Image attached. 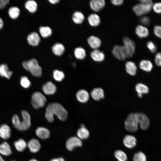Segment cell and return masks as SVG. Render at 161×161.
<instances>
[{
  "label": "cell",
  "mask_w": 161,
  "mask_h": 161,
  "mask_svg": "<svg viewBox=\"0 0 161 161\" xmlns=\"http://www.w3.org/2000/svg\"><path fill=\"white\" fill-rule=\"evenodd\" d=\"M105 4L104 0H92L90 2V7L96 12H99L103 8Z\"/></svg>",
  "instance_id": "cell-12"
},
{
  "label": "cell",
  "mask_w": 161,
  "mask_h": 161,
  "mask_svg": "<svg viewBox=\"0 0 161 161\" xmlns=\"http://www.w3.org/2000/svg\"><path fill=\"white\" fill-rule=\"evenodd\" d=\"M3 22L2 19L0 18V29H1L3 26Z\"/></svg>",
  "instance_id": "cell-51"
},
{
  "label": "cell",
  "mask_w": 161,
  "mask_h": 161,
  "mask_svg": "<svg viewBox=\"0 0 161 161\" xmlns=\"http://www.w3.org/2000/svg\"><path fill=\"white\" fill-rule=\"evenodd\" d=\"M134 161H147V158L145 154L141 151L135 153L133 157Z\"/></svg>",
  "instance_id": "cell-40"
},
{
  "label": "cell",
  "mask_w": 161,
  "mask_h": 161,
  "mask_svg": "<svg viewBox=\"0 0 161 161\" xmlns=\"http://www.w3.org/2000/svg\"><path fill=\"white\" fill-rule=\"evenodd\" d=\"M65 50V48L64 45L60 43H56L52 47V52L58 56L61 55L64 52Z\"/></svg>",
  "instance_id": "cell-26"
},
{
  "label": "cell",
  "mask_w": 161,
  "mask_h": 161,
  "mask_svg": "<svg viewBox=\"0 0 161 161\" xmlns=\"http://www.w3.org/2000/svg\"><path fill=\"white\" fill-rule=\"evenodd\" d=\"M161 26L158 25H155L154 28V32L155 35L157 37L161 38Z\"/></svg>",
  "instance_id": "cell-44"
},
{
  "label": "cell",
  "mask_w": 161,
  "mask_h": 161,
  "mask_svg": "<svg viewBox=\"0 0 161 161\" xmlns=\"http://www.w3.org/2000/svg\"><path fill=\"white\" fill-rule=\"evenodd\" d=\"M14 145L17 151L22 152L26 148L27 144L24 140L20 139L14 142Z\"/></svg>",
  "instance_id": "cell-33"
},
{
  "label": "cell",
  "mask_w": 161,
  "mask_h": 161,
  "mask_svg": "<svg viewBox=\"0 0 161 161\" xmlns=\"http://www.w3.org/2000/svg\"><path fill=\"white\" fill-rule=\"evenodd\" d=\"M125 128L128 131L134 132L138 129V123L135 113H131L127 117L124 122Z\"/></svg>",
  "instance_id": "cell-4"
},
{
  "label": "cell",
  "mask_w": 161,
  "mask_h": 161,
  "mask_svg": "<svg viewBox=\"0 0 161 161\" xmlns=\"http://www.w3.org/2000/svg\"><path fill=\"white\" fill-rule=\"evenodd\" d=\"M126 72L131 76H134L137 73V66L132 61H128L125 64Z\"/></svg>",
  "instance_id": "cell-20"
},
{
  "label": "cell",
  "mask_w": 161,
  "mask_h": 161,
  "mask_svg": "<svg viewBox=\"0 0 161 161\" xmlns=\"http://www.w3.org/2000/svg\"><path fill=\"white\" fill-rule=\"evenodd\" d=\"M77 134L80 140L87 139L89 136V132L83 124H82L81 127L78 130Z\"/></svg>",
  "instance_id": "cell-28"
},
{
  "label": "cell",
  "mask_w": 161,
  "mask_h": 161,
  "mask_svg": "<svg viewBox=\"0 0 161 161\" xmlns=\"http://www.w3.org/2000/svg\"><path fill=\"white\" fill-rule=\"evenodd\" d=\"M90 55L92 60L96 62H102L105 59V56L103 52L97 49L94 50L91 52Z\"/></svg>",
  "instance_id": "cell-18"
},
{
  "label": "cell",
  "mask_w": 161,
  "mask_h": 161,
  "mask_svg": "<svg viewBox=\"0 0 161 161\" xmlns=\"http://www.w3.org/2000/svg\"><path fill=\"white\" fill-rule=\"evenodd\" d=\"M46 101V97L40 92H35L32 96L31 104L35 109L43 107L45 105Z\"/></svg>",
  "instance_id": "cell-5"
},
{
  "label": "cell",
  "mask_w": 161,
  "mask_h": 161,
  "mask_svg": "<svg viewBox=\"0 0 161 161\" xmlns=\"http://www.w3.org/2000/svg\"><path fill=\"white\" fill-rule=\"evenodd\" d=\"M22 66L27 70L29 71L34 76L41 77L42 75V69L39 65L37 60L32 58L22 63Z\"/></svg>",
  "instance_id": "cell-3"
},
{
  "label": "cell",
  "mask_w": 161,
  "mask_h": 161,
  "mask_svg": "<svg viewBox=\"0 0 161 161\" xmlns=\"http://www.w3.org/2000/svg\"><path fill=\"white\" fill-rule=\"evenodd\" d=\"M39 31L41 36L44 38L50 36L52 34L51 29L48 26H41L39 29Z\"/></svg>",
  "instance_id": "cell-35"
},
{
  "label": "cell",
  "mask_w": 161,
  "mask_h": 161,
  "mask_svg": "<svg viewBox=\"0 0 161 161\" xmlns=\"http://www.w3.org/2000/svg\"><path fill=\"white\" fill-rule=\"evenodd\" d=\"M112 53L114 56L117 59L125 61L127 58V56L123 46L116 45L113 47Z\"/></svg>",
  "instance_id": "cell-8"
},
{
  "label": "cell",
  "mask_w": 161,
  "mask_h": 161,
  "mask_svg": "<svg viewBox=\"0 0 161 161\" xmlns=\"http://www.w3.org/2000/svg\"><path fill=\"white\" fill-rule=\"evenodd\" d=\"M76 97L77 100L80 102L84 103L87 102L89 100V95L88 92L84 89L78 90L76 94Z\"/></svg>",
  "instance_id": "cell-11"
},
{
  "label": "cell",
  "mask_w": 161,
  "mask_h": 161,
  "mask_svg": "<svg viewBox=\"0 0 161 161\" xmlns=\"http://www.w3.org/2000/svg\"><path fill=\"white\" fill-rule=\"evenodd\" d=\"M115 157L119 161H126L127 157L126 154L121 150H117L114 153Z\"/></svg>",
  "instance_id": "cell-39"
},
{
  "label": "cell",
  "mask_w": 161,
  "mask_h": 161,
  "mask_svg": "<svg viewBox=\"0 0 161 161\" xmlns=\"http://www.w3.org/2000/svg\"><path fill=\"white\" fill-rule=\"evenodd\" d=\"M22 119L20 120L16 114L14 115L12 118V122L14 127L20 131H25L29 129L31 126V118L29 113L24 110L21 112Z\"/></svg>",
  "instance_id": "cell-2"
},
{
  "label": "cell",
  "mask_w": 161,
  "mask_h": 161,
  "mask_svg": "<svg viewBox=\"0 0 161 161\" xmlns=\"http://www.w3.org/2000/svg\"><path fill=\"white\" fill-rule=\"evenodd\" d=\"M147 47L150 52L152 53L155 52L157 49L156 45L152 41H148L147 43Z\"/></svg>",
  "instance_id": "cell-42"
},
{
  "label": "cell",
  "mask_w": 161,
  "mask_h": 161,
  "mask_svg": "<svg viewBox=\"0 0 161 161\" xmlns=\"http://www.w3.org/2000/svg\"><path fill=\"white\" fill-rule=\"evenodd\" d=\"M137 140L136 138L132 135H127L123 138V142L126 147L132 148L136 145Z\"/></svg>",
  "instance_id": "cell-16"
},
{
  "label": "cell",
  "mask_w": 161,
  "mask_h": 161,
  "mask_svg": "<svg viewBox=\"0 0 161 161\" xmlns=\"http://www.w3.org/2000/svg\"><path fill=\"white\" fill-rule=\"evenodd\" d=\"M29 161H38L35 159H32L30 160Z\"/></svg>",
  "instance_id": "cell-53"
},
{
  "label": "cell",
  "mask_w": 161,
  "mask_h": 161,
  "mask_svg": "<svg viewBox=\"0 0 161 161\" xmlns=\"http://www.w3.org/2000/svg\"><path fill=\"white\" fill-rule=\"evenodd\" d=\"M90 95L94 100L97 101L100 100L105 97L104 90L99 87L93 89L90 93Z\"/></svg>",
  "instance_id": "cell-15"
},
{
  "label": "cell",
  "mask_w": 161,
  "mask_h": 161,
  "mask_svg": "<svg viewBox=\"0 0 161 161\" xmlns=\"http://www.w3.org/2000/svg\"><path fill=\"white\" fill-rule=\"evenodd\" d=\"M25 6L26 8L32 13H35L37 8V3L32 0L27 1L25 3Z\"/></svg>",
  "instance_id": "cell-32"
},
{
  "label": "cell",
  "mask_w": 161,
  "mask_h": 161,
  "mask_svg": "<svg viewBox=\"0 0 161 161\" xmlns=\"http://www.w3.org/2000/svg\"><path fill=\"white\" fill-rule=\"evenodd\" d=\"M11 130L9 126L4 124L0 126V137L4 139L9 138L11 136Z\"/></svg>",
  "instance_id": "cell-21"
},
{
  "label": "cell",
  "mask_w": 161,
  "mask_h": 161,
  "mask_svg": "<svg viewBox=\"0 0 161 161\" xmlns=\"http://www.w3.org/2000/svg\"><path fill=\"white\" fill-rule=\"evenodd\" d=\"M123 0H112L111 1L112 4L115 6L120 5L123 3Z\"/></svg>",
  "instance_id": "cell-48"
},
{
  "label": "cell",
  "mask_w": 161,
  "mask_h": 161,
  "mask_svg": "<svg viewBox=\"0 0 161 161\" xmlns=\"http://www.w3.org/2000/svg\"><path fill=\"white\" fill-rule=\"evenodd\" d=\"M135 32L137 36L140 38H143L148 37L149 35L148 29L145 26L139 25L135 28Z\"/></svg>",
  "instance_id": "cell-17"
},
{
  "label": "cell",
  "mask_w": 161,
  "mask_h": 161,
  "mask_svg": "<svg viewBox=\"0 0 161 161\" xmlns=\"http://www.w3.org/2000/svg\"><path fill=\"white\" fill-rule=\"evenodd\" d=\"M74 54L75 58L79 60L84 59L86 55L85 50L81 47L76 48L74 51Z\"/></svg>",
  "instance_id": "cell-34"
},
{
  "label": "cell",
  "mask_w": 161,
  "mask_h": 161,
  "mask_svg": "<svg viewBox=\"0 0 161 161\" xmlns=\"http://www.w3.org/2000/svg\"><path fill=\"white\" fill-rule=\"evenodd\" d=\"M73 21L76 24H80L84 21L85 17L83 14L80 11H75L73 14L72 16Z\"/></svg>",
  "instance_id": "cell-31"
},
{
  "label": "cell",
  "mask_w": 161,
  "mask_h": 161,
  "mask_svg": "<svg viewBox=\"0 0 161 161\" xmlns=\"http://www.w3.org/2000/svg\"><path fill=\"white\" fill-rule=\"evenodd\" d=\"M20 84L24 88H28L31 85V83L28 78L26 76H22L21 78Z\"/></svg>",
  "instance_id": "cell-41"
},
{
  "label": "cell",
  "mask_w": 161,
  "mask_h": 161,
  "mask_svg": "<svg viewBox=\"0 0 161 161\" xmlns=\"http://www.w3.org/2000/svg\"><path fill=\"white\" fill-rule=\"evenodd\" d=\"M161 55L160 52L157 53L155 57V61L156 64L159 66L161 65Z\"/></svg>",
  "instance_id": "cell-46"
},
{
  "label": "cell",
  "mask_w": 161,
  "mask_h": 161,
  "mask_svg": "<svg viewBox=\"0 0 161 161\" xmlns=\"http://www.w3.org/2000/svg\"><path fill=\"white\" fill-rule=\"evenodd\" d=\"M135 113L140 128L144 130H147L150 125V121L148 117L143 113Z\"/></svg>",
  "instance_id": "cell-7"
},
{
  "label": "cell",
  "mask_w": 161,
  "mask_h": 161,
  "mask_svg": "<svg viewBox=\"0 0 161 161\" xmlns=\"http://www.w3.org/2000/svg\"><path fill=\"white\" fill-rule=\"evenodd\" d=\"M135 89L137 94L142 95L143 94H148L149 92V89L148 86L142 83H137L135 86Z\"/></svg>",
  "instance_id": "cell-30"
},
{
  "label": "cell",
  "mask_w": 161,
  "mask_h": 161,
  "mask_svg": "<svg viewBox=\"0 0 161 161\" xmlns=\"http://www.w3.org/2000/svg\"><path fill=\"white\" fill-rule=\"evenodd\" d=\"M82 145V142L79 138L73 137L68 139L66 142V147L69 151H72L75 147H80Z\"/></svg>",
  "instance_id": "cell-9"
},
{
  "label": "cell",
  "mask_w": 161,
  "mask_h": 161,
  "mask_svg": "<svg viewBox=\"0 0 161 161\" xmlns=\"http://www.w3.org/2000/svg\"><path fill=\"white\" fill-rule=\"evenodd\" d=\"M88 21L89 24L92 27L98 26L100 23V19L99 16L95 13L89 15L88 17Z\"/></svg>",
  "instance_id": "cell-23"
},
{
  "label": "cell",
  "mask_w": 161,
  "mask_h": 161,
  "mask_svg": "<svg viewBox=\"0 0 161 161\" xmlns=\"http://www.w3.org/2000/svg\"><path fill=\"white\" fill-rule=\"evenodd\" d=\"M0 161H5L2 157L0 155Z\"/></svg>",
  "instance_id": "cell-52"
},
{
  "label": "cell",
  "mask_w": 161,
  "mask_h": 161,
  "mask_svg": "<svg viewBox=\"0 0 161 161\" xmlns=\"http://www.w3.org/2000/svg\"><path fill=\"white\" fill-rule=\"evenodd\" d=\"M9 3V0H0V9H3Z\"/></svg>",
  "instance_id": "cell-47"
},
{
  "label": "cell",
  "mask_w": 161,
  "mask_h": 161,
  "mask_svg": "<svg viewBox=\"0 0 161 161\" xmlns=\"http://www.w3.org/2000/svg\"><path fill=\"white\" fill-rule=\"evenodd\" d=\"M140 3L145 8L147 13H149L151 10L153 2L151 0H142L140 1Z\"/></svg>",
  "instance_id": "cell-38"
},
{
  "label": "cell",
  "mask_w": 161,
  "mask_h": 161,
  "mask_svg": "<svg viewBox=\"0 0 161 161\" xmlns=\"http://www.w3.org/2000/svg\"><path fill=\"white\" fill-rule=\"evenodd\" d=\"M53 77L56 81L60 82L64 79L65 75L63 71L55 69L53 72Z\"/></svg>",
  "instance_id": "cell-37"
},
{
  "label": "cell",
  "mask_w": 161,
  "mask_h": 161,
  "mask_svg": "<svg viewBox=\"0 0 161 161\" xmlns=\"http://www.w3.org/2000/svg\"><path fill=\"white\" fill-rule=\"evenodd\" d=\"M132 10L135 14L138 16H141L147 14L144 7L140 3L134 5L132 7Z\"/></svg>",
  "instance_id": "cell-29"
},
{
  "label": "cell",
  "mask_w": 161,
  "mask_h": 161,
  "mask_svg": "<svg viewBox=\"0 0 161 161\" xmlns=\"http://www.w3.org/2000/svg\"><path fill=\"white\" fill-rule=\"evenodd\" d=\"M35 133L38 137L43 139L48 138L50 136L49 130L43 127H40L37 129Z\"/></svg>",
  "instance_id": "cell-25"
},
{
  "label": "cell",
  "mask_w": 161,
  "mask_h": 161,
  "mask_svg": "<svg viewBox=\"0 0 161 161\" xmlns=\"http://www.w3.org/2000/svg\"><path fill=\"white\" fill-rule=\"evenodd\" d=\"M87 42L91 47L94 50L99 48L102 44L101 40L98 37L94 35L90 36L88 38Z\"/></svg>",
  "instance_id": "cell-14"
},
{
  "label": "cell",
  "mask_w": 161,
  "mask_h": 161,
  "mask_svg": "<svg viewBox=\"0 0 161 161\" xmlns=\"http://www.w3.org/2000/svg\"></svg>",
  "instance_id": "cell-54"
},
{
  "label": "cell",
  "mask_w": 161,
  "mask_h": 161,
  "mask_svg": "<svg viewBox=\"0 0 161 161\" xmlns=\"http://www.w3.org/2000/svg\"><path fill=\"white\" fill-rule=\"evenodd\" d=\"M42 89L45 94L51 95L54 94L56 92L57 88L54 83L51 81H49L42 86Z\"/></svg>",
  "instance_id": "cell-10"
},
{
  "label": "cell",
  "mask_w": 161,
  "mask_h": 161,
  "mask_svg": "<svg viewBox=\"0 0 161 161\" xmlns=\"http://www.w3.org/2000/svg\"><path fill=\"white\" fill-rule=\"evenodd\" d=\"M161 3L160 2H156L153 4L152 8L157 13L160 14L161 12Z\"/></svg>",
  "instance_id": "cell-43"
},
{
  "label": "cell",
  "mask_w": 161,
  "mask_h": 161,
  "mask_svg": "<svg viewBox=\"0 0 161 161\" xmlns=\"http://www.w3.org/2000/svg\"><path fill=\"white\" fill-rule=\"evenodd\" d=\"M50 161H64V159L62 157L53 159Z\"/></svg>",
  "instance_id": "cell-49"
},
{
  "label": "cell",
  "mask_w": 161,
  "mask_h": 161,
  "mask_svg": "<svg viewBox=\"0 0 161 161\" xmlns=\"http://www.w3.org/2000/svg\"><path fill=\"white\" fill-rule=\"evenodd\" d=\"M140 21L141 24L144 25H148L150 24V20L148 16H144L140 18Z\"/></svg>",
  "instance_id": "cell-45"
},
{
  "label": "cell",
  "mask_w": 161,
  "mask_h": 161,
  "mask_svg": "<svg viewBox=\"0 0 161 161\" xmlns=\"http://www.w3.org/2000/svg\"><path fill=\"white\" fill-rule=\"evenodd\" d=\"M27 145L30 151L33 153L38 152L41 148L39 142L35 139L30 140L28 142Z\"/></svg>",
  "instance_id": "cell-19"
},
{
  "label": "cell",
  "mask_w": 161,
  "mask_h": 161,
  "mask_svg": "<svg viewBox=\"0 0 161 161\" xmlns=\"http://www.w3.org/2000/svg\"><path fill=\"white\" fill-rule=\"evenodd\" d=\"M8 14L10 17L12 19H15L19 16L20 10L17 7H10L8 10Z\"/></svg>",
  "instance_id": "cell-36"
},
{
  "label": "cell",
  "mask_w": 161,
  "mask_h": 161,
  "mask_svg": "<svg viewBox=\"0 0 161 161\" xmlns=\"http://www.w3.org/2000/svg\"><path fill=\"white\" fill-rule=\"evenodd\" d=\"M123 41L124 43L123 46L127 58L132 57L135 52V45L134 42L127 37H125L123 38Z\"/></svg>",
  "instance_id": "cell-6"
},
{
  "label": "cell",
  "mask_w": 161,
  "mask_h": 161,
  "mask_svg": "<svg viewBox=\"0 0 161 161\" xmlns=\"http://www.w3.org/2000/svg\"><path fill=\"white\" fill-rule=\"evenodd\" d=\"M54 115L60 120L65 121L67 118L68 113L61 105L57 103H53L47 106L45 116L48 121L52 123L54 120Z\"/></svg>",
  "instance_id": "cell-1"
},
{
  "label": "cell",
  "mask_w": 161,
  "mask_h": 161,
  "mask_svg": "<svg viewBox=\"0 0 161 161\" xmlns=\"http://www.w3.org/2000/svg\"><path fill=\"white\" fill-rule=\"evenodd\" d=\"M27 40L28 43L33 46H38L40 41V38L38 33L33 32L29 34L27 37Z\"/></svg>",
  "instance_id": "cell-13"
},
{
  "label": "cell",
  "mask_w": 161,
  "mask_h": 161,
  "mask_svg": "<svg viewBox=\"0 0 161 161\" xmlns=\"http://www.w3.org/2000/svg\"><path fill=\"white\" fill-rule=\"evenodd\" d=\"M49 1L51 4H55L58 3L60 0H49Z\"/></svg>",
  "instance_id": "cell-50"
},
{
  "label": "cell",
  "mask_w": 161,
  "mask_h": 161,
  "mask_svg": "<svg viewBox=\"0 0 161 161\" xmlns=\"http://www.w3.org/2000/svg\"><path fill=\"white\" fill-rule=\"evenodd\" d=\"M139 66L142 70L146 72H150L152 70L153 65L152 62L147 60H142L139 63Z\"/></svg>",
  "instance_id": "cell-22"
},
{
  "label": "cell",
  "mask_w": 161,
  "mask_h": 161,
  "mask_svg": "<svg viewBox=\"0 0 161 161\" xmlns=\"http://www.w3.org/2000/svg\"><path fill=\"white\" fill-rule=\"evenodd\" d=\"M12 153L10 145L6 142L0 144V153L3 155L8 156Z\"/></svg>",
  "instance_id": "cell-27"
},
{
  "label": "cell",
  "mask_w": 161,
  "mask_h": 161,
  "mask_svg": "<svg viewBox=\"0 0 161 161\" xmlns=\"http://www.w3.org/2000/svg\"><path fill=\"white\" fill-rule=\"evenodd\" d=\"M13 74V72L9 70L6 64H2L0 65V75L1 76L10 79Z\"/></svg>",
  "instance_id": "cell-24"
}]
</instances>
